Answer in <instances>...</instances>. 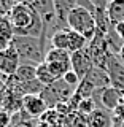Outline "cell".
<instances>
[{"mask_svg": "<svg viewBox=\"0 0 124 127\" xmlns=\"http://www.w3.org/2000/svg\"><path fill=\"white\" fill-rule=\"evenodd\" d=\"M83 79H86L91 86L94 87L95 91L99 89H105V87L111 86L110 84V78H108V73H107L105 68H100V67H92V70L86 75Z\"/></svg>", "mask_w": 124, "mask_h": 127, "instance_id": "obj_13", "label": "cell"}, {"mask_svg": "<svg viewBox=\"0 0 124 127\" xmlns=\"http://www.w3.org/2000/svg\"><path fill=\"white\" fill-rule=\"evenodd\" d=\"M77 5H78V0H54L56 21H57V27H59V29L67 27V18H69V13Z\"/></svg>", "mask_w": 124, "mask_h": 127, "instance_id": "obj_12", "label": "cell"}, {"mask_svg": "<svg viewBox=\"0 0 124 127\" xmlns=\"http://www.w3.org/2000/svg\"><path fill=\"white\" fill-rule=\"evenodd\" d=\"M107 16L113 27L124 22V0H111L107 5Z\"/></svg>", "mask_w": 124, "mask_h": 127, "instance_id": "obj_15", "label": "cell"}, {"mask_svg": "<svg viewBox=\"0 0 124 127\" xmlns=\"http://www.w3.org/2000/svg\"><path fill=\"white\" fill-rule=\"evenodd\" d=\"M6 91V86H5V76H2L0 75V95Z\"/></svg>", "mask_w": 124, "mask_h": 127, "instance_id": "obj_23", "label": "cell"}, {"mask_svg": "<svg viewBox=\"0 0 124 127\" xmlns=\"http://www.w3.org/2000/svg\"><path fill=\"white\" fill-rule=\"evenodd\" d=\"M105 70H107V73H108L111 87H115V89L123 91L124 92V64L119 61L118 54L111 53L108 56Z\"/></svg>", "mask_w": 124, "mask_h": 127, "instance_id": "obj_6", "label": "cell"}, {"mask_svg": "<svg viewBox=\"0 0 124 127\" xmlns=\"http://www.w3.org/2000/svg\"><path fill=\"white\" fill-rule=\"evenodd\" d=\"M30 3L35 8V11L38 13V16L41 18V21L46 27V32L49 27H53V24H57V21H56L54 0H30Z\"/></svg>", "mask_w": 124, "mask_h": 127, "instance_id": "obj_8", "label": "cell"}, {"mask_svg": "<svg viewBox=\"0 0 124 127\" xmlns=\"http://www.w3.org/2000/svg\"><path fill=\"white\" fill-rule=\"evenodd\" d=\"M22 110L29 116L38 118L48 111V105L41 98V95H26V97H22Z\"/></svg>", "mask_w": 124, "mask_h": 127, "instance_id": "obj_11", "label": "cell"}, {"mask_svg": "<svg viewBox=\"0 0 124 127\" xmlns=\"http://www.w3.org/2000/svg\"><path fill=\"white\" fill-rule=\"evenodd\" d=\"M45 64L49 67V70L56 75L57 79H62L67 71L72 70V54L64 49L49 48L45 56Z\"/></svg>", "mask_w": 124, "mask_h": 127, "instance_id": "obj_4", "label": "cell"}, {"mask_svg": "<svg viewBox=\"0 0 124 127\" xmlns=\"http://www.w3.org/2000/svg\"><path fill=\"white\" fill-rule=\"evenodd\" d=\"M92 67H94V64H92V59H91L87 49H81V51H77V53L72 54V70L81 79L92 70Z\"/></svg>", "mask_w": 124, "mask_h": 127, "instance_id": "obj_10", "label": "cell"}, {"mask_svg": "<svg viewBox=\"0 0 124 127\" xmlns=\"http://www.w3.org/2000/svg\"><path fill=\"white\" fill-rule=\"evenodd\" d=\"M94 94L99 95V108H103V110H108V111H115L119 106L121 103V95H123V91H118L115 87H105V89H99L95 91Z\"/></svg>", "mask_w": 124, "mask_h": 127, "instance_id": "obj_9", "label": "cell"}, {"mask_svg": "<svg viewBox=\"0 0 124 127\" xmlns=\"http://www.w3.org/2000/svg\"><path fill=\"white\" fill-rule=\"evenodd\" d=\"M62 79H64V81H65L69 86H72V87H78V84L81 83V78H80L73 70L67 71V73L64 75V78H62Z\"/></svg>", "mask_w": 124, "mask_h": 127, "instance_id": "obj_20", "label": "cell"}, {"mask_svg": "<svg viewBox=\"0 0 124 127\" xmlns=\"http://www.w3.org/2000/svg\"><path fill=\"white\" fill-rule=\"evenodd\" d=\"M118 57H119V61H121L124 64V45L121 46V49H119V53H118Z\"/></svg>", "mask_w": 124, "mask_h": 127, "instance_id": "obj_24", "label": "cell"}, {"mask_svg": "<svg viewBox=\"0 0 124 127\" xmlns=\"http://www.w3.org/2000/svg\"><path fill=\"white\" fill-rule=\"evenodd\" d=\"M14 78L21 83H29L37 79V65H30V64H21L18 71H16Z\"/></svg>", "mask_w": 124, "mask_h": 127, "instance_id": "obj_17", "label": "cell"}, {"mask_svg": "<svg viewBox=\"0 0 124 127\" xmlns=\"http://www.w3.org/2000/svg\"><path fill=\"white\" fill-rule=\"evenodd\" d=\"M14 37L46 38V27L30 2H19L8 16Z\"/></svg>", "mask_w": 124, "mask_h": 127, "instance_id": "obj_1", "label": "cell"}, {"mask_svg": "<svg viewBox=\"0 0 124 127\" xmlns=\"http://www.w3.org/2000/svg\"><path fill=\"white\" fill-rule=\"evenodd\" d=\"M89 127H113V118L108 110L97 108L92 114L87 116Z\"/></svg>", "mask_w": 124, "mask_h": 127, "instance_id": "obj_14", "label": "cell"}, {"mask_svg": "<svg viewBox=\"0 0 124 127\" xmlns=\"http://www.w3.org/2000/svg\"><path fill=\"white\" fill-rule=\"evenodd\" d=\"M72 127H89V121H87V116L81 113H77L72 116Z\"/></svg>", "mask_w": 124, "mask_h": 127, "instance_id": "obj_21", "label": "cell"}, {"mask_svg": "<svg viewBox=\"0 0 124 127\" xmlns=\"http://www.w3.org/2000/svg\"><path fill=\"white\" fill-rule=\"evenodd\" d=\"M49 41H51V48L69 51V29L64 27V29L53 32L49 37Z\"/></svg>", "mask_w": 124, "mask_h": 127, "instance_id": "obj_16", "label": "cell"}, {"mask_svg": "<svg viewBox=\"0 0 124 127\" xmlns=\"http://www.w3.org/2000/svg\"><path fill=\"white\" fill-rule=\"evenodd\" d=\"M37 79L43 86H51V84H54L56 81H59V79L56 78V75L49 70V67H48L45 62H41L40 65H37Z\"/></svg>", "mask_w": 124, "mask_h": 127, "instance_id": "obj_18", "label": "cell"}, {"mask_svg": "<svg viewBox=\"0 0 124 127\" xmlns=\"http://www.w3.org/2000/svg\"><path fill=\"white\" fill-rule=\"evenodd\" d=\"M11 46L18 53L21 64H30V65H40L45 62V38L37 37H13Z\"/></svg>", "mask_w": 124, "mask_h": 127, "instance_id": "obj_2", "label": "cell"}, {"mask_svg": "<svg viewBox=\"0 0 124 127\" xmlns=\"http://www.w3.org/2000/svg\"><path fill=\"white\" fill-rule=\"evenodd\" d=\"M87 53H89L91 59H92L94 67H100V68H105L107 61H108V56L111 54L108 41H107V35L103 33H95V37L87 43Z\"/></svg>", "mask_w": 124, "mask_h": 127, "instance_id": "obj_5", "label": "cell"}, {"mask_svg": "<svg viewBox=\"0 0 124 127\" xmlns=\"http://www.w3.org/2000/svg\"><path fill=\"white\" fill-rule=\"evenodd\" d=\"M19 65H21V59L11 45L6 49L0 51V75L2 76H14Z\"/></svg>", "mask_w": 124, "mask_h": 127, "instance_id": "obj_7", "label": "cell"}, {"mask_svg": "<svg viewBox=\"0 0 124 127\" xmlns=\"http://www.w3.org/2000/svg\"><path fill=\"white\" fill-rule=\"evenodd\" d=\"M115 32H116V35L124 41V22L118 24V26H115Z\"/></svg>", "mask_w": 124, "mask_h": 127, "instance_id": "obj_22", "label": "cell"}, {"mask_svg": "<svg viewBox=\"0 0 124 127\" xmlns=\"http://www.w3.org/2000/svg\"><path fill=\"white\" fill-rule=\"evenodd\" d=\"M67 27L70 30L83 35L87 41H91L95 37V33H97V24H95L94 13L86 10V8H83V6H75L69 13Z\"/></svg>", "mask_w": 124, "mask_h": 127, "instance_id": "obj_3", "label": "cell"}, {"mask_svg": "<svg viewBox=\"0 0 124 127\" xmlns=\"http://www.w3.org/2000/svg\"><path fill=\"white\" fill-rule=\"evenodd\" d=\"M19 2H22V0H0V18H8Z\"/></svg>", "mask_w": 124, "mask_h": 127, "instance_id": "obj_19", "label": "cell"}]
</instances>
